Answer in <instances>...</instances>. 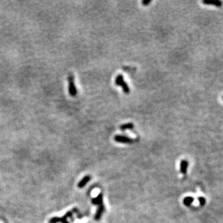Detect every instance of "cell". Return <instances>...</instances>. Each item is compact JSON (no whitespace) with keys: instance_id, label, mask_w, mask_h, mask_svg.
Here are the masks:
<instances>
[{"instance_id":"1","label":"cell","mask_w":223,"mask_h":223,"mask_svg":"<svg viewBox=\"0 0 223 223\" xmlns=\"http://www.w3.org/2000/svg\"><path fill=\"white\" fill-rule=\"evenodd\" d=\"M115 84H116L117 86H119L122 87L124 93H125L126 94H128L129 93H130V88H129V86H128L127 83H126L125 81H124L123 76V75H122V74H118V75L117 76L116 79H115Z\"/></svg>"},{"instance_id":"2","label":"cell","mask_w":223,"mask_h":223,"mask_svg":"<svg viewBox=\"0 0 223 223\" xmlns=\"http://www.w3.org/2000/svg\"><path fill=\"white\" fill-rule=\"evenodd\" d=\"M68 91L71 96L74 97L77 94V89H76L75 83H74V76L72 74H69L68 78Z\"/></svg>"},{"instance_id":"3","label":"cell","mask_w":223,"mask_h":223,"mask_svg":"<svg viewBox=\"0 0 223 223\" xmlns=\"http://www.w3.org/2000/svg\"><path fill=\"white\" fill-rule=\"evenodd\" d=\"M114 140L117 143H132L133 142V139L131 138L119 134L115 136Z\"/></svg>"},{"instance_id":"4","label":"cell","mask_w":223,"mask_h":223,"mask_svg":"<svg viewBox=\"0 0 223 223\" xmlns=\"http://www.w3.org/2000/svg\"><path fill=\"white\" fill-rule=\"evenodd\" d=\"M105 211V206L104 204H101V205L99 206V208L97 210L96 213L95 214L94 219L96 221H99L100 218H101V216L102 215L104 211Z\"/></svg>"},{"instance_id":"5","label":"cell","mask_w":223,"mask_h":223,"mask_svg":"<svg viewBox=\"0 0 223 223\" xmlns=\"http://www.w3.org/2000/svg\"><path fill=\"white\" fill-rule=\"evenodd\" d=\"M91 177L89 176V175H86V176L84 177L81 179V181L78 183V187L80 188H83V187L86 186L87 183H88V182L91 180Z\"/></svg>"},{"instance_id":"6","label":"cell","mask_w":223,"mask_h":223,"mask_svg":"<svg viewBox=\"0 0 223 223\" xmlns=\"http://www.w3.org/2000/svg\"><path fill=\"white\" fill-rule=\"evenodd\" d=\"M92 203L95 205H100L103 203V195L102 193H99L96 197L93 198Z\"/></svg>"},{"instance_id":"7","label":"cell","mask_w":223,"mask_h":223,"mask_svg":"<svg viewBox=\"0 0 223 223\" xmlns=\"http://www.w3.org/2000/svg\"><path fill=\"white\" fill-rule=\"evenodd\" d=\"M188 163L185 160H183L180 162V172L183 174H185L187 173V168H188Z\"/></svg>"},{"instance_id":"8","label":"cell","mask_w":223,"mask_h":223,"mask_svg":"<svg viewBox=\"0 0 223 223\" xmlns=\"http://www.w3.org/2000/svg\"><path fill=\"white\" fill-rule=\"evenodd\" d=\"M203 3L206 4H213L217 7H220L222 4V2L219 0H212V1H208V0H204L203 1Z\"/></svg>"},{"instance_id":"9","label":"cell","mask_w":223,"mask_h":223,"mask_svg":"<svg viewBox=\"0 0 223 223\" xmlns=\"http://www.w3.org/2000/svg\"><path fill=\"white\" fill-rule=\"evenodd\" d=\"M195 199L192 197H187L183 199V205L186 206H189L192 205V203L194 202Z\"/></svg>"},{"instance_id":"10","label":"cell","mask_w":223,"mask_h":223,"mask_svg":"<svg viewBox=\"0 0 223 223\" xmlns=\"http://www.w3.org/2000/svg\"><path fill=\"white\" fill-rule=\"evenodd\" d=\"M134 128V125L132 123H127L123 124L120 127V130L122 131H125L127 130H132Z\"/></svg>"},{"instance_id":"11","label":"cell","mask_w":223,"mask_h":223,"mask_svg":"<svg viewBox=\"0 0 223 223\" xmlns=\"http://www.w3.org/2000/svg\"><path fill=\"white\" fill-rule=\"evenodd\" d=\"M198 200L199 201V202H200V204L201 206H203L205 205L206 203V199L205 197H200L198 198Z\"/></svg>"},{"instance_id":"12","label":"cell","mask_w":223,"mask_h":223,"mask_svg":"<svg viewBox=\"0 0 223 223\" xmlns=\"http://www.w3.org/2000/svg\"><path fill=\"white\" fill-rule=\"evenodd\" d=\"M59 222H61V217H53L50 220V223H58Z\"/></svg>"},{"instance_id":"13","label":"cell","mask_w":223,"mask_h":223,"mask_svg":"<svg viewBox=\"0 0 223 223\" xmlns=\"http://www.w3.org/2000/svg\"><path fill=\"white\" fill-rule=\"evenodd\" d=\"M151 3V0H143V1H142V4L144 5V6H147L149 4H150Z\"/></svg>"},{"instance_id":"14","label":"cell","mask_w":223,"mask_h":223,"mask_svg":"<svg viewBox=\"0 0 223 223\" xmlns=\"http://www.w3.org/2000/svg\"><path fill=\"white\" fill-rule=\"evenodd\" d=\"M72 216H73V213L71 211H68L67 213L65 214V216H65L66 218H68V217H72Z\"/></svg>"},{"instance_id":"15","label":"cell","mask_w":223,"mask_h":223,"mask_svg":"<svg viewBox=\"0 0 223 223\" xmlns=\"http://www.w3.org/2000/svg\"><path fill=\"white\" fill-rule=\"evenodd\" d=\"M61 222H62V223H69L67 221V220H66V217L64 216H63V217H61Z\"/></svg>"}]
</instances>
